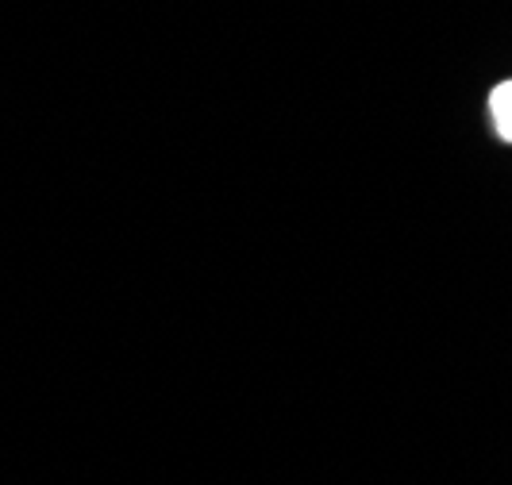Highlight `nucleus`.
Masks as SVG:
<instances>
[{"label":"nucleus","instance_id":"1","mask_svg":"<svg viewBox=\"0 0 512 485\" xmlns=\"http://www.w3.org/2000/svg\"><path fill=\"white\" fill-rule=\"evenodd\" d=\"M489 112H493L497 135L512 143V81H501V85L489 93Z\"/></svg>","mask_w":512,"mask_h":485}]
</instances>
